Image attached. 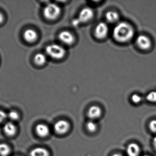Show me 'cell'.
I'll return each instance as SVG.
<instances>
[{
	"mask_svg": "<svg viewBox=\"0 0 156 156\" xmlns=\"http://www.w3.org/2000/svg\"><path fill=\"white\" fill-rule=\"evenodd\" d=\"M112 156H122V155L120 154H114Z\"/></svg>",
	"mask_w": 156,
	"mask_h": 156,
	"instance_id": "obj_26",
	"label": "cell"
},
{
	"mask_svg": "<svg viewBox=\"0 0 156 156\" xmlns=\"http://www.w3.org/2000/svg\"><path fill=\"white\" fill-rule=\"evenodd\" d=\"M106 20L110 23H115L119 19V15L114 11H109L105 15Z\"/></svg>",
	"mask_w": 156,
	"mask_h": 156,
	"instance_id": "obj_15",
	"label": "cell"
},
{
	"mask_svg": "<svg viewBox=\"0 0 156 156\" xmlns=\"http://www.w3.org/2000/svg\"><path fill=\"white\" fill-rule=\"evenodd\" d=\"M6 117H7V114L4 112L0 110V123L2 122L5 120Z\"/></svg>",
	"mask_w": 156,
	"mask_h": 156,
	"instance_id": "obj_23",
	"label": "cell"
},
{
	"mask_svg": "<svg viewBox=\"0 0 156 156\" xmlns=\"http://www.w3.org/2000/svg\"></svg>",
	"mask_w": 156,
	"mask_h": 156,
	"instance_id": "obj_28",
	"label": "cell"
},
{
	"mask_svg": "<svg viewBox=\"0 0 156 156\" xmlns=\"http://www.w3.org/2000/svg\"><path fill=\"white\" fill-rule=\"evenodd\" d=\"M132 101L135 103H139L142 100V98L141 96L138 94H134L132 96Z\"/></svg>",
	"mask_w": 156,
	"mask_h": 156,
	"instance_id": "obj_22",
	"label": "cell"
},
{
	"mask_svg": "<svg viewBox=\"0 0 156 156\" xmlns=\"http://www.w3.org/2000/svg\"><path fill=\"white\" fill-rule=\"evenodd\" d=\"M86 126L87 130L90 132H94L97 129V125L93 121L87 122Z\"/></svg>",
	"mask_w": 156,
	"mask_h": 156,
	"instance_id": "obj_18",
	"label": "cell"
},
{
	"mask_svg": "<svg viewBox=\"0 0 156 156\" xmlns=\"http://www.w3.org/2000/svg\"><path fill=\"white\" fill-rule=\"evenodd\" d=\"M134 34V29L132 26L124 22L117 24L113 31L114 39L121 43H125L131 40Z\"/></svg>",
	"mask_w": 156,
	"mask_h": 156,
	"instance_id": "obj_1",
	"label": "cell"
},
{
	"mask_svg": "<svg viewBox=\"0 0 156 156\" xmlns=\"http://www.w3.org/2000/svg\"><path fill=\"white\" fill-rule=\"evenodd\" d=\"M38 35L35 30L33 29H27L23 33L24 39L28 43H33L37 39Z\"/></svg>",
	"mask_w": 156,
	"mask_h": 156,
	"instance_id": "obj_9",
	"label": "cell"
},
{
	"mask_svg": "<svg viewBox=\"0 0 156 156\" xmlns=\"http://www.w3.org/2000/svg\"><path fill=\"white\" fill-rule=\"evenodd\" d=\"M153 143L154 147V148H155L156 150V136L153 139Z\"/></svg>",
	"mask_w": 156,
	"mask_h": 156,
	"instance_id": "obj_25",
	"label": "cell"
},
{
	"mask_svg": "<svg viewBox=\"0 0 156 156\" xmlns=\"http://www.w3.org/2000/svg\"><path fill=\"white\" fill-rule=\"evenodd\" d=\"M94 16V12L91 8L89 7L83 8L80 12L77 19L79 22L85 23L90 20Z\"/></svg>",
	"mask_w": 156,
	"mask_h": 156,
	"instance_id": "obj_5",
	"label": "cell"
},
{
	"mask_svg": "<svg viewBox=\"0 0 156 156\" xmlns=\"http://www.w3.org/2000/svg\"><path fill=\"white\" fill-rule=\"evenodd\" d=\"M61 7L55 3L48 4L44 9V15L47 19L53 20L56 19L61 13Z\"/></svg>",
	"mask_w": 156,
	"mask_h": 156,
	"instance_id": "obj_3",
	"label": "cell"
},
{
	"mask_svg": "<svg viewBox=\"0 0 156 156\" xmlns=\"http://www.w3.org/2000/svg\"><path fill=\"white\" fill-rule=\"evenodd\" d=\"M136 44L141 49L147 50L151 47L152 43L149 38L144 35H139L136 39Z\"/></svg>",
	"mask_w": 156,
	"mask_h": 156,
	"instance_id": "obj_7",
	"label": "cell"
},
{
	"mask_svg": "<svg viewBox=\"0 0 156 156\" xmlns=\"http://www.w3.org/2000/svg\"><path fill=\"white\" fill-rule=\"evenodd\" d=\"M35 63L38 66L44 65L46 62L47 58L45 55L43 53H38L34 57Z\"/></svg>",
	"mask_w": 156,
	"mask_h": 156,
	"instance_id": "obj_16",
	"label": "cell"
},
{
	"mask_svg": "<svg viewBox=\"0 0 156 156\" xmlns=\"http://www.w3.org/2000/svg\"><path fill=\"white\" fill-rule=\"evenodd\" d=\"M30 156H49V153L47 149L43 147H36L32 150Z\"/></svg>",
	"mask_w": 156,
	"mask_h": 156,
	"instance_id": "obj_14",
	"label": "cell"
},
{
	"mask_svg": "<svg viewBox=\"0 0 156 156\" xmlns=\"http://www.w3.org/2000/svg\"><path fill=\"white\" fill-rule=\"evenodd\" d=\"M36 132L37 134L41 137L48 136L49 133V129L48 126L43 124H39L36 126Z\"/></svg>",
	"mask_w": 156,
	"mask_h": 156,
	"instance_id": "obj_12",
	"label": "cell"
},
{
	"mask_svg": "<svg viewBox=\"0 0 156 156\" xmlns=\"http://www.w3.org/2000/svg\"><path fill=\"white\" fill-rule=\"evenodd\" d=\"M10 152V148L8 145L4 143L0 144V156H7Z\"/></svg>",
	"mask_w": 156,
	"mask_h": 156,
	"instance_id": "obj_17",
	"label": "cell"
},
{
	"mask_svg": "<svg viewBox=\"0 0 156 156\" xmlns=\"http://www.w3.org/2000/svg\"><path fill=\"white\" fill-rule=\"evenodd\" d=\"M70 127L68 122L65 120H60L55 124L54 130L56 133L58 134L62 135L67 132Z\"/></svg>",
	"mask_w": 156,
	"mask_h": 156,
	"instance_id": "obj_6",
	"label": "cell"
},
{
	"mask_svg": "<svg viewBox=\"0 0 156 156\" xmlns=\"http://www.w3.org/2000/svg\"><path fill=\"white\" fill-rule=\"evenodd\" d=\"M109 28L105 23L101 22L100 23L95 29L94 34L95 37L99 39H103L106 37L108 34Z\"/></svg>",
	"mask_w": 156,
	"mask_h": 156,
	"instance_id": "obj_4",
	"label": "cell"
},
{
	"mask_svg": "<svg viewBox=\"0 0 156 156\" xmlns=\"http://www.w3.org/2000/svg\"><path fill=\"white\" fill-rule=\"evenodd\" d=\"M141 152L140 146L136 143L129 144L126 148V153L128 156H138Z\"/></svg>",
	"mask_w": 156,
	"mask_h": 156,
	"instance_id": "obj_10",
	"label": "cell"
},
{
	"mask_svg": "<svg viewBox=\"0 0 156 156\" xmlns=\"http://www.w3.org/2000/svg\"><path fill=\"white\" fill-rule=\"evenodd\" d=\"M147 100L150 102H156V92L153 91L149 93L146 97Z\"/></svg>",
	"mask_w": 156,
	"mask_h": 156,
	"instance_id": "obj_19",
	"label": "cell"
},
{
	"mask_svg": "<svg viewBox=\"0 0 156 156\" xmlns=\"http://www.w3.org/2000/svg\"><path fill=\"white\" fill-rule=\"evenodd\" d=\"M88 117L90 119L94 120L99 118L101 114V110L97 106H92L88 110Z\"/></svg>",
	"mask_w": 156,
	"mask_h": 156,
	"instance_id": "obj_11",
	"label": "cell"
},
{
	"mask_svg": "<svg viewBox=\"0 0 156 156\" xmlns=\"http://www.w3.org/2000/svg\"><path fill=\"white\" fill-rule=\"evenodd\" d=\"M4 131L8 136H13L16 133V128L14 124L7 122L4 126Z\"/></svg>",
	"mask_w": 156,
	"mask_h": 156,
	"instance_id": "obj_13",
	"label": "cell"
},
{
	"mask_svg": "<svg viewBox=\"0 0 156 156\" xmlns=\"http://www.w3.org/2000/svg\"><path fill=\"white\" fill-rule=\"evenodd\" d=\"M47 54L55 59H61L66 54V50L62 46L57 44H51L46 48Z\"/></svg>",
	"mask_w": 156,
	"mask_h": 156,
	"instance_id": "obj_2",
	"label": "cell"
},
{
	"mask_svg": "<svg viewBox=\"0 0 156 156\" xmlns=\"http://www.w3.org/2000/svg\"><path fill=\"white\" fill-rule=\"evenodd\" d=\"M149 128L152 132L156 133V120H153L149 122Z\"/></svg>",
	"mask_w": 156,
	"mask_h": 156,
	"instance_id": "obj_21",
	"label": "cell"
},
{
	"mask_svg": "<svg viewBox=\"0 0 156 156\" xmlns=\"http://www.w3.org/2000/svg\"><path fill=\"white\" fill-rule=\"evenodd\" d=\"M8 116L12 121H16L19 118V115L16 112L11 111L8 113Z\"/></svg>",
	"mask_w": 156,
	"mask_h": 156,
	"instance_id": "obj_20",
	"label": "cell"
},
{
	"mask_svg": "<svg viewBox=\"0 0 156 156\" xmlns=\"http://www.w3.org/2000/svg\"><path fill=\"white\" fill-rule=\"evenodd\" d=\"M59 40L67 45H72L75 42L74 35L68 31H63L60 32L58 35Z\"/></svg>",
	"mask_w": 156,
	"mask_h": 156,
	"instance_id": "obj_8",
	"label": "cell"
},
{
	"mask_svg": "<svg viewBox=\"0 0 156 156\" xmlns=\"http://www.w3.org/2000/svg\"><path fill=\"white\" fill-rule=\"evenodd\" d=\"M150 156L147 155H144V156Z\"/></svg>",
	"mask_w": 156,
	"mask_h": 156,
	"instance_id": "obj_27",
	"label": "cell"
},
{
	"mask_svg": "<svg viewBox=\"0 0 156 156\" xmlns=\"http://www.w3.org/2000/svg\"><path fill=\"white\" fill-rule=\"evenodd\" d=\"M4 19V17L3 15L0 12V24L3 22Z\"/></svg>",
	"mask_w": 156,
	"mask_h": 156,
	"instance_id": "obj_24",
	"label": "cell"
}]
</instances>
